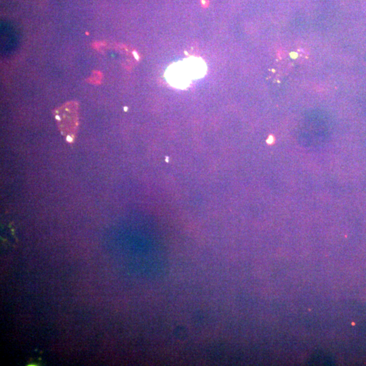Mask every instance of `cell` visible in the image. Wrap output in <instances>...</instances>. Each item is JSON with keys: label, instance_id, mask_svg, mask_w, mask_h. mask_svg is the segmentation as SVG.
Masks as SVG:
<instances>
[{"label": "cell", "instance_id": "cell-1", "mask_svg": "<svg viewBox=\"0 0 366 366\" xmlns=\"http://www.w3.org/2000/svg\"><path fill=\"white\" fill-rule=\"evenodd\" d=\"M167 79L171 85L179 88H187L193 78L184 62L176 63L167 71Z\"/></svg>", "mask_w": 366, "mask_h": 366}, {"label": "cell", "instance_id": "cell-2", "mask_svg": "<svg viewBox=\"0 0 366 366\" xmlns=\"http://www.w3.org/2000/svg\"><path fill=\"white\" fill-rule=\"evenodd\" d=\"M184 63L189 69L193 79L200 78L205 75L206 71L205 63L199 58H189L184 60Z\"/></svg>", "mask_w": 366, "mask_h": 366}]
</instances>
